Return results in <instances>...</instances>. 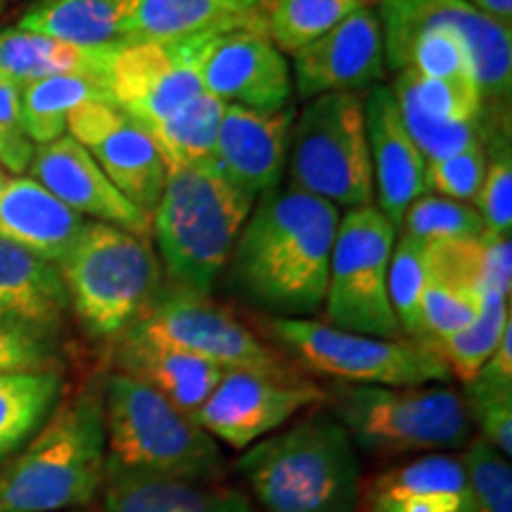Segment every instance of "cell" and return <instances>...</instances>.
Returning a JSON list of instances; mask_svg holds the SVG:
<instances>
[{
  "instance_id": "obj_43",
  "label": "cell",
  "mask_w": 512,
  "mask_h": 512,
  "mask_svg": "<svg viewBox=\"0 0 512 512\" xmlns=\"http://www.w3.org/2000/svg\"><path fill=\"white\" fill-rule=\"evenodd\" d=\"M482 247V292H496L501 297H510L512 292V240L505 235L484 233L479 240Z\"/></svg>"
},
{
  "instance_id": "obj_1",
  "label": "cell",
  "mask_w": 512,
  "mask_h": 512,
  "mask_svg": "<svg viewBox=\"0 0 512 512\" xmlns=\"http://www.w3.org/2000/svg\"><path fill=\"white\" fill-rule=\"evenodd\" d=\"M337 226L335 204L278 185L249 211L230 256V283L271 316L323 311Z\"/></svg>"
},
{
  "instance_id": "obj_49",
  "label": "cell",
  "mask_w": 512,
  "mask_h": 512,
  "mask_svg": "<svg viewBox=\"0 0 512 512\" xmlns=\"http://www.w3.org/2000/svg\"><path fill=\"white\" fill-rule=\"evenodd\" d=\"M64 512H91L88 508H81V510H64Z\"/></svg>"
},
{
  "instance_id": "obj_39",
  "label": "cell",
  "mask_w": 512,
  "mask_h": 512,
  "mask_svg": "<svg viewBox=\"0 0 512 512\" xmlns=\"http://www.w3.org/2000/svg\"><path fill=\"white\" fill-rule=\"evenodd\" d=\"M62 370L55 332L0 318V373Z\"/></svg>"
},
{
  "instance_id": "obj_29",
  "label": "cell",
  "mask_w": 512,
  "mask_h": 512,
  "mask_svg": "<svg viewBox=\"0 0 512 512\" xmlns=\"http://www.w3.org/2000/svg\"><path fill=\"white\" fill-rule=\"evenodd\" d=\"M240 0H136L128 19V41H178L259 24Z\"/></svg>"
},
{
  "instance_id": "obj_44",
  "label": "cell",
  "mask_w": 512,
  "mask_h": 512,
  "mask_svg": "<svg viewBox=\"0 0 512 512\" xmlns=\"http://www.w3.org/2000/svg\"><path fill=\"white\" fill-rule=\"evenodd\" d=\"M472 382L494 389H512V325L503 332L501 344L489 356V361L479 368Z\"/></svg>"
},
{
  "instance_id": "obj_42",
  "label": "cell",
  "mask_w": 512,
  "mask_h": 512,
  "mask_svg": "<svg viewBox=\"0 0 512 512\" xmlns=\"http://www.w3.org/2000/svg\"><path fill=\"white\" fill-rule=\"evenodd\" d=\"M34 150L22 121L19 86L0 76V169L10 176H27Z\"/></svg>"
},
{
  "instance_id": "obj_4",
  "label": "cell",
  "mask_w": 512,
  "mask_h": 512,
  "mask_svg": "<svg viewBox=\"0 0 512 512\" xmlns=\"http://www.w3.org/2000/svg\"><path fill=\"white\" fill-rule=\"evenodd\" d=\"M254 202L216 162L166 171L150 240L171 285L211 294Z\"/></svg>"
},
{
  "instance_id": "obj_40",
  "label": "cell",
  "mask_w": 512,
  "mask_h": 512,
  "mask_svg": "<svg viewBox=\"0 0 512 512\" xmlns=\"http://www.w3.org/2000/svg\"><path fill=\"white\" fill-rule=\"evenodd\" d=\"M486 174V150L484 143L465 147L458 155H451L437 162H427V188L434 195L448 200L465 202L475 207L479 190H482Z\"/></svg>"
},
{
  "instance_id": "obj_10",
  "label": "cell",
  "mask_w": 512,
  "mask_h": 512,
  "mask_svg": "<svg viewBox=\"0 0 512 512\" xmlns=\"http://www.w3.org/2000/svg\"><path fill=\"white\" fill-rule=\"evenodd\" d=\"M292 188L358 209L375 202L363 93H330L306 100L297 112L287 152Z\"/></svg>"
},
{
  "instance_id": "obj_38",
  "label": "cell",
  "mask_w": 512,
  "mask_h": 512,
  "mask_svg": "<svg viewBox=\"0 0 512 512\" xmlns=\"http://www.w3.org/2000/svg\"><path fill=\"white\" fill-rule=\"evenodd\" d=\"M472 512H512V465L482 437L470 439L460 453Z\"/></svg>"
},
{
  "instance_id": "obj_48",
  "label": "cell",
  "mask_w": 512,
  "mask_h": 512,
  "mask_svg": "<svg viewBox=\"0 0 512 512\" xmlns=\"http://www.w3.org/2000/svg\"><path fill=\"white\" fill-rule=\"evenodd\" d=\"M5 176H8V174H5V171H3V169H0V183H3V181H5Z\"/></svg>"
},
{
  "instance_id": "obj_36",
  "label": "cell",
  "mask_w": 512,
  "mask_h": 512,
  "mask_svg": "<svg viewBox=\"0 0 512 512\" xmlns=\"http://www.w3.org/2000/svg\"><path fill=\"white\" fill-rule=\"evenodd\" d=\"M427 285V245L396 235L389 264V299L403 337L422 339V294Z\"/></svg>"
},
{
  "instance_id": "obj_18",
  "label": "cell",
  "mask_w": 512,
  "mask_h": 512,
  "mask_svg": "<svg viewBox=\"0 0 512 512\" xmlns=\"http://www.w3.org/2000/svg\"><path fill=\"white\" fill-rule=\"evenodd\" d=\"M294 93L313 100L330 93H366L384 83V41L375 8L363 5L318 41L292 55Z\"/></svg>"
},
{
  "instance_id": "obj_27",
  "label": "cell",
  "mask_w": 512,
  "mask_h": 512,
  "mask_svg": "<svg viewBox=\"0 0 512 512\" xmlns=\"http://www.w3.org/2000/svg\"><path fill=\"white\" fill-rule=\"evenodd\" d=\"M112 50L114 46L81 48L19 27H0V76L19 88L48 76H86L105 86Z\"/></svg>"
},
{
  "instance_id": "obj_32",
  "label": "cell",
  "mask_w": 512,
  "mask_h": 512,
  "mask_svg": "<svg viewBox=\"0 0 512 512\" xmlns=\"http://www.w3.org/2000/svg\"><path fill=\"white\" fill-rule=\"evenodd\" d=\"M223 110L226 102L204 91L174 117L147 131L164 159L166 171L216 162V133Z\"/></svg>"
},
{
  "instance_id": "obj_19",
  "label": "cell",
  "mask_w": 512,
  "mask_h": 512,
  "mask_svg": "<svg viewBox=\"0 0 512 512\" xmlns=\"http://www.w3.org/2000/svg\"><path fill=\"white\" fill-rule=\"evenodd\" d=\"M27 174L86 221L110 223L140 238H150V216L128 200L91 152L69 133L53 143L36 145Z\"/></svg>"
},
{
  "instance_id": "obj_34",
  "label": "cell",
  "mask_w": 512,
  "mask_h": 512,
  "mask_svg": "<svg viewBox=\"0 0 512 512\" xmlns=\"http://www.w3.org/2000/svg\"><path fill=\"white\" fill-rule=\"evenodd\" d=\"M363 5V0H275L261 22L273 46L292 57Z\"/></svg>"
},
{
  "instance_id": "obj_7",
  "label": "cell",
  "mask_w": 512,
  "mask_h": 512,
  "mask_svg": "<svg viewBox=\"0 0 512 512\" xmlns=\"http://www.w3.org/2000/svg\"><path fill=\"white\" fill-rule=\"evenodd\" d=\"M57 268L69 311L86 337L100 344L117 342L164 287V271L150 238L110 223L88 221Z\"/></svg>"
},
{
  "instance_id": "obj_11",
  "label": "cell",
  "mask_w": 512,
  "mask_h": 512,
  "mask_svg": "<svg viewBox=\"0 0 512 512\" xmlns=\"http://www.w3.org/2000/svg\"><path fill=\"white\" fill-rule=\"evenodd\" d=\"M396 235L375 204L339 216L323 302L325 323L370 337H403L389 299Z\"/></svg>"
},
{
  "instance_id": "obj_16",
  "label": "cell",
  "mask_w": 512,
  "mask_h": 512,
  "mask_svg": "<svg viewBox=\"0 0 512 512\" xmlns=\"http://www.w3.org/2000/svg\"><path fill=\"white\" fill-rule=\"evenodd\" d=\"M67 133L152 221L166 183V164L145 128L110 102H86L69 114Z\"/></svg>"
},
{
  "instance_id": "obj_30",
  "label": "cell",
  "mask_w": 512,
  "mask_h": 512,
  "mask_svg": "<svg viewBox=\"0 0 512 512\" xmlns=\"http://www.w3.org/2000/svg\"><path fill=\"white\" fill-rule=\"evenodd\" d=\"M62 370L0 373V463L10 460L46 425L62 401Z\"/></svg>"
},
{
  "instance_id": "obj_15",
  "label": "cell",
  "mask_w": 512,
  "mask_h": 512,
  "mask_svg": "<svg viewBox=\"0 0 512 512\" xmlns=\"http://www.w3.org/2000/svg\"><path fill=\"white\" fill-rule=\"evenodd\" d=\"M197 67L204 91L226 105L254 112H278L292 105L290 60L273 46L264 22L209 34Z\"/></svg>"
},
{
  "instance_id": "obj_20",
  "label": "cell",
  "mask_w": 512,
  "mask_h": 512,
  "mask_svg": "<svg viewBox=\"0 0 512 512\" xmlns=\"http://www.w3.org/2000/svg\"><path fill=\"white\" fill-rule=\"evenodd\" d=\"M370 164H373L375 207L399 233L406 209L427 195V159L403 126L399 105L389 83H377L363 93Z\"/></svg>"
},
{
  "instance_id": "obj_50",
  "label": "cell",
  "mask_w": 512,
  "mask_h": 512,
  "mask_svg": "<svg viewBox=\"0 0 512 512\" xmlns=\"http://www.w3.org/2000/svg\"><path fill=\"white\" fill-rule=\"evenodd\" d=\"M363 3L370 5V3H382V0H363Z\"/></svg>"
},
{
  "instance_id": "obj_21",
  "label": "cell",
  "mask_w": 512,
  "mask_h": 512,
  "mask_svg": "<svg viewBox=\"0 0 512 512\" xmlns=\"http://www.w3.org/2000/svg\"><path fill=\"white\" fill-rule=\"evenodd\" d=\"M297 107L254 112L226 105L216 133V164L254 200L283 185Z\"/></svg>"
},
{
  "instance_id": "obj_47",
  "label": "cell",
  "mask_w": 512,
  "mask_h": 512,
  "mask_svg": "<svg viewBox=\"0 0 512 512\" xmlns=\"http://www.w3.org/2000/svg\"><path fill=\"white\" fill-rule=\"evenodd\" d=\"M10 5H12V0H0V15H3V12L8 10Z\"/></svg>"
},
{
  "instance_id": "obj_2",
  "label": "cell",
  "mask_w": 512,
  "mask_h": 512,
  "mask_svg": "<svg viewBox=\"0 0 512 512\" xmlns=\"http://www.w3.org/2000/svg\"><path fill=\"white\" fill-rule=\"evenodd\" d=\"M375 12L387 72L413 69L432 79L477 81L484 133L510 128L512 24L465 0H382Z\"/></svg>"
},
{
  "instance_id": "obj_13",
  "label": "cell",
  "mask_w": 512,
  "mask_h": 512,
  "mask_svg": "<svg viewBox=\"0 0 512 512\" xmlns=\"http://www.w3.org/2000/svg\"><path fill=\"white\" fill-rule=\"evenodd\" d=\"M207 36L128 41L114 46L105 79L114 107L145 131H152L181 112L204 93L197 62Z\"/></svg>"
},
{
  "instance_id": "obj_26",
  "label": "cell",
  "mask_w": 512,
  "mask_h": 512,
  "mask_svg": "<svg viewBox=\"0 0 512 512\" xmlns=\"http://www.w3.org/2000/svg\"><path fill=\"white\" fill-rule=\"evenodd\" d=\"M100 512H264L242 494L219 482H181L121 475L107 470Z\"/></svg>"
},
{
  "instance_id": "obj_35",
  "label": "cell",
  "mask_w": 512,
  "mask_h": 512,
  "mask_svg": "<svg viewBox=\"0 0 512 512\" xmlns=\"http://www.w3.org/2000/svg\"><path fill=\"white\" fill-rule=\"evenodd\" d=\"M486 233L482 216L472 204L448 200V197L427 192L415 200L403 214L399 235L413 238L422 245L432 242L477 240Z\"/></svg>"
},
{
  "instance_id": "obj_22",
  "label": "cell",
  "mask_w": 512,
  "mask_h": 512,
  "mask_svg": "<svg viewBox=\"0 0 512 512\" xmlns=\"http://www.w3.org/2000/svg\"><path fill=\"white\" fill-rule=\"evenodd\" d=\"M112 347V370L143 382L195 418L228 370L131 325Z\"/></svg>"
},
{
  "instance_id": "obj_37",
  "label": "cell",
  "mask_w": 512,
  "mask_h": 512,
  "mask_svg": "<svg viewBox=\"0 0 512 512\" xmlns=\"http://www.w3.org/2000/svg\"><path fill=\"white\" fill-rule=\"evenodd\" d=\"M486 174L482 190L475 202V209L482 216L486 233L505 235L510 238L512 230V145L510 128L486 131Z\"/></svg>"
},
{
  "instance_id": "obj_8",
  "label": "cell",
  "mask_w": 512,
  "mask_h": 512,
  "mask_svg": "<svg viewBox=\"0 0 512 512\" xmlns=\"http://www.w3.org/2000/svg\"><path fill=\"white\" fill-rule=\"evenodd\" d=\"M330 413L356 448L373 456L446 453L472 439L470 413L448 384L380 387L335 382L325 389Z\"/></svg>"
},
{
  "instance_id": "obj_12",
  "label": "cell",
  "mask_w": 512,
  "mask_h": 512,
  "mask_svg": "<svg viewBox=\"0 0 512 512\" xmlns=\"http://www.w3.org/2000/svg\"><path fill=\"white\" fill-rule=\"evenodd\" d=\"M150 335L176 344L223 370L297 375L299 370L275 344L249 328L238 313L211 299L181 287H162L136 323Z\"/></svg>"
},
{
  "instance_id": "obj_31",
  "label": "cell",
  "mask_w": 512,
  "mask_h": 512,
  "mask_svg": "<svg viewBox=\"0 0 512 512\" xmlns=\"http://www.w3.org/2000/svg\"><path fill=\"white\" fill-rule=\"evenodd\" d=\"M22 121L34 145H46L67 136V121L86 102H112L105 86L86 76H48L19 88Z\"/></svg>"
},
{
  "instance_id": "obj_41",
  "label": "cell",
  "mask_w": 512,
  "mask_h": 512,
  "mask_svg": "<svg viewBox=\"0 0 512 512\" xmlns=\"http://www.w3.org/2000/svg\"><path fill=\"white\" fill-rule=\"evenodd\" d=\"M465 406L479 437L512 458V389L465 384Z\"/></svg>"
},
{
  "instance_id": "obj_3",
  "label": "cell",
  "mask_w": 512,
  "mask_h": 512,
  "mask_svg": "<svg viewBox=\"0 0 512 512\" xmlns=\"http://www.w3.org/2000/svg\"><path fill=\"white\" fill-rule=\"evenodd\" d=\"M235 465L264 512H358L361 505L358 448L320 406L256 441Z\"/></svg>"
},
{
  "instance_id": "obj_24",
  "label": "cell",
  "mask_w": 512,
  "mask_h": 512,
  "mask_svg": "<svg viewBox=\"0 0 512 512\" xmlns=\"http://www.w3.org/2000/svg\"><path fill=\"white\" fill-rule=\"evenodd\" d=\"M86 223L31 176H5L0 183V240L57 264L79 240Z\"/></svg>"
},
{
  "instance_id": "obj_5",
  "label": "cell",
  "mask_w": 512,
  "mask_h": 512,
  "mask_svg": "<svg viewBox=\"0 0 512 512\" xmlns=\"http://www.w3.org/2000/svg\"><path fill=\"white\" fill-rule=\"evenodd\" d=\"M107 475L102 387L60 401L46 425L0 470V512L88 508Z\"/></svg>"
},
{
  "instance_id": "obj_45",
  "label": "cell",
  "mask_w": 512,
  "mask_h": 512,
  "mask_svg": "<svg viewBox=\"0 0 512 512\" xmlns=\"http://www.w3.org/2000/svg\"><path fill=\"white\" fill-rule=\"evenodd\" d=\"M465 3L484 12V15L498 19V22L512 24V0H465Z\"/></svg>"
},
{
  "instance_id": "obj_25",
  "label": "cell",
  "mask_w": 512,
  "mask_h": 512,
  "mask_svg": "<svg viewBox=\"0 0 512 512\" xmlns=\"http://www.w3.org/2000/svg\"><path fill=\"white\" fill-rule=\"evenodd\" d=\"M69 313L57 264L15 242L0 240V318L60 335Z\"/></svg>"
},
{
  "instance_id": "obj_23",
  "label": "cell",
  "mask_w": 512,
  "mask_h": 512,
  "mask_svg": "<svg viewBox=\"0 0 512 512\" xmlns=\"http://www.w3.org/2000/svg\"><path fill=\"white\" fill-rule=\"evenodd\" d=\"M358 512H472L463 463L425 453L363 484Z\"/></svg>"
},
{
  "instance_id": "obj_17",
  "label": "cell",
  "mask_w": 512,
  "mask_h": 512,
  "mask_svg": "<svg viewBox=\"0 0 512 512\" xmlns=\"http://www.w3.org/2000/svg\"><path fill=\"white\" fill-rule=\"evenodd\" d=\"M392 93L403 126L427 162L458 155L484 138V100L477 81L432 79L401 69L394 74Z\"/></svg>"
},
{
  "instance_id": "obj_28",
  "label": "cell",
  "mask_w": 512,
  "mask_h": 512,
  "mask_svg": "<svg viewBox=\"0 0 512 512\" xmlns=\"http://www.w3.org/2000/svg\"><path fill=\"white\" fill-rule=\"evenodd\" d=\"M136 0H34L15 27L81 48L126 43Z\"/></svg>"
},
{
  "instance_id": "obj_33",
  "label": "cell",
  "mask_w": 512,
  "mask_h": 512,
  "mask_svg": "<svg viewBox=\"0 0 512 512\" xmlns=\"http://www.w3.org/2000/svg\"><path fill=\"white\" fill-rule=\"evenodd\" d=\"M512 325L510 297H501L496 292H486L482 297V309L477 318L463 330L453 332L439 342H434L439 356L444 358L451 377H458L463 384H470L479 373V368L489 361L503 332Z\"/></svg>"
},
{
  "instance_id": "obj_46",
  "label": "cell",
  "mask_w": 512,
  "mask_h": 512,
  "mask_svg": "<svg viewBox=\"0 0 512 512\" xmlns=\"http://www.w3.org/2000/svg\"><path fill=\"white\" fill-rule=\"evenodd\" d=\"M240 3H242V8H247L252 15L261 19L266 15V10L275 3V0H240Z\"/></svg>"
},
{
  "instance_id": "obj_14",
  "label": "cell",
  "mask_w": 512,
  "mask_h": 512,
  "mask_svg": "<svg viewBox=\"0 0 512 512\" xmlns=\"http://www.w3.org/2000/svg\"><path fill=\"white\" fill-rule=\"evenodd\" d=\"M325 389L297 375L228 370L197 411L195 420L221 446L242 453L256 441L283 430L309 408L323 406Z\"/></svg>"
},
{
  "instance_id": "obj_9",
  "label": "cell",
  "mask_w": 512,
  "mask_h": 512,
  "mask_svg": "<svg viewBox=\"0 0 512 512\" xmlns=\"http://www.w3.org/2000/svg\"><path fill=\"white\" fill-rule=\"evenodd\" d=\"M261 325L266 337L292 358L294 366L337 382L418 387L451 380L448 366L432 342L370 337L316 318L266 316Z\"/></svg>"
},
{
  "instance_id": "obj_6",
  "label": "cell",
  "mask_w": 512,
  "mask_h": 512,
  "mask_svg": "<svg viewBox=\"0 0 512 512\" xmlns=\"http://www.w3.org/2000/svg\"><path fill=\"white\" fill-rule=\"evenodd\" d=\"M102 408L110 472L219 482L226 467L219 441L143 382L112 370L102 382Z\"/></svg>"
}]
</instances>
